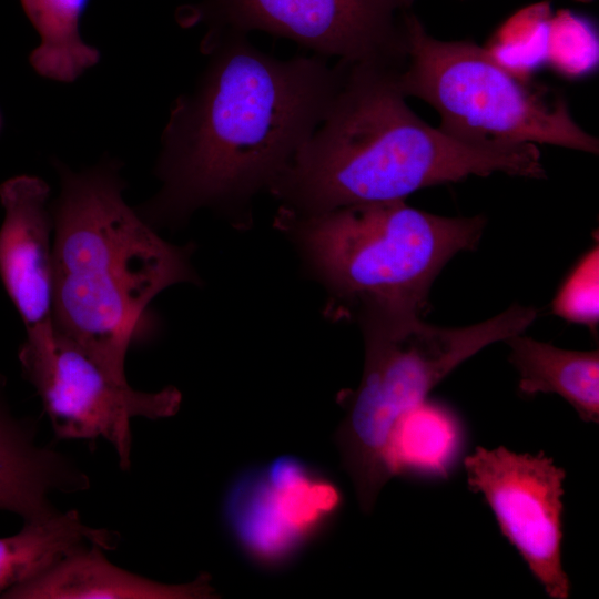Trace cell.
Segmentation results:
<instances>
[{
	"label": "cell",
	"mask_w": 599,
	"mask_h": 599,
	"mask_svg": "<svg viewBox=\"0 0 599 599\" xmlns=\"http://www.w3.org/2000/svg\"><path fill=\"white\" fill-rule=\"evenodd\" d=\"M0 378V510L24 521L59 514L53 494H74L90 487L89 476L65 455L37 443L35 424L17 418Z\"/></svg>",
	"instance_id": "7c38bea8"
},
{
	"label": "cell",
	"mask_w": 599,
	"mask_h": 599,
	"mask_svg": "<svg viewBox=\"0 0 599 599\" xmlns=\"http://www.w3.org/2000/svg\"><path fill=\"white\" fill-rule=\"evenodd\" d=\"M201 50L207 64L163 130L162 186L136 210L155 230L202 207L245 217L323 121L347 64L314 53L278 59L235 31L205 33Z\"/></svg>",
	"instance_id": "6da1fadb"
},
{
	"label": "cell",
	"mask_w": 599,
	"mask_h": 599,
	"mask_svg": "<svg viewBox=\"0 0 599 599\" xmlns=\"http://www.w3.org/2000/svg\"><path fill=\"white\" fill-rule=\"evenodd\" d=\"M467 484L480 494L504 537L552 599H567L562 568V496L566 473L544 453H514L502 446L476 447L464 459Z\"/></svg>",
	"instance_id": "9c48e42d"
},
{
	"label": "cell",
	"mask_w": 599,
	"mask_h": 599,
	"mask_svg": "<svg viewBox=\"0 0 599 599\" xmlns=\"http://www.w3.org/2000/svg\"><path fill=\"white\" fill-rule=\"evenodd\" d=\"M2 126H3V119H2V114L0 112V133H1Z\"/></svg>",
	"instance_id": "d6986e66"
},
{
	"label": "cell",
	"mask_w": 599,
	"mask_h": 599,
	"mask_svg": "<svg viewBox=\"0 0 599 599\" xmlns=\"http://www.w3.org/2000/svg\"><path fill=\"white\" fill-rule=\"evenodd\" d=\"M446 412L426 402L397 424L390 440L394 476L405 471L446 470L455 447L456 432Z\"/></svg>",
	"instance_id": "e0dca14e"
},
{
	"label": "cell",
	"mask_w": 599,
	"mask_h": 599,
	"mask_svg": "<svg viewBox=\"0 0 599 599\" xmlns=\"http://www.w3.org/2000/svg\"><path fill=\"white\" fill-rule=\"evenodd\" d=\"M399 70L347 62L323 121L267 190L281 209L313 215L405 200L471 175L545 177L536 144L470 142L426 123L406 103Z\"/></svg>",
	"instance_id": "7a4b0ae2"
},
{
	"label": "cell",
	"mask_w": 599,
	"mask_h": 599,
	"mask_svg": "<svg viewBox=\"0 0 599 599\" xmlns=\"http://www.w3.org/2000/svg\"><path fill=\"white\" fill-rule=\"evenodd\" d=\"M18 358L55 438H103L124 471L131 467L132 419L167 418L181 406L182 395L174 387L142 392L114 378L52 323L27 329Z\"/></svg>",
	"instance_id": "52a82bcc"
},
{
	"label": "cell",
	"mask_w": 599,
	"mask_h": 599,
	"mask_svg": "<svg viewBox=\"0 0 599 599\" xmlns=\"http://www.w3.org/2000/svg\"><path fill=\"white\" fill-rule=\"evenodd\" d=\"M51 189L33 175L0 185V278L26 329L52 323Z\"/></svg>",
	"instance_id": "8fae6325"
},
{
	"label": "cell",
	"mask_w": 599,
	"mask_h": 599,
	"mask_svg": "<svg viewBox=\"0 0 599 599\" xmlns=\"http://www.w3.org/2000/svg\"><path fill=\"white\" fill-rule=\"evenodd\" d=\"M406 27L398 85L406 98L430 104L446 133L470 142L551 144L598 153V139L575 121L561 94L517 77L471 41L434 38L413 11Z\"/></svg>",
	"instance_id": "8992f818"
},
{
	"label": "cell",
	"mask_w": 599,
	"mask_h": 599,
	"mask_svg": "<svg viewBox=\"0 0 599 599\" xmlns=\"http://www.w3.org/2000/svg\"><path fill=\"white\" fill-rule=\"evenodd\" d=\"M485 219L447 217L405 200L343 206L313 215L280 209L276 225L300 247L341 315L422 316L437 275L477 246Z\"/></svg>",
	"instance_id": "277c9868"
},
{
	"label": "cell",
	"mask_w": 599,
	"mask_h": 599,
	"mask_svg": "<svg viewBox=\"0 0 599 599\" xmlns=\"http://www.w3.org/2000/svg\"><path fill=\"white\" fill-rule=\"evenodd\" d=\"M90 0H21L40 35L29 62L42 78L72 83L100 61L98 48L80 35V20Z\"/></svg>",
	"instance_id": "2e32d148"
},
{
	"label": "cell",
	"mask_w": 599,
	"mask_h": 599,
	"mask_svg": "<svg viewBox=\"0 0 599 599\" xmlns=\"http://www.w3.org/2000/svg\"><path fill=\"white\" fill-rule=\"evenodd\" d=\"M53 164L61 190L50 204L52 324L126 380L125 356L151 302L174 284L199 281L192 246L163 240L125 203L116 160L80 172Z\"/></svg>",
	"instance_id": "3957f363"
},
{
	"label": "cell",
	"mask_w": 599,
	"mask_h": 599,
	"mask_svg": "<svg viewBox=\"0 0 599 599\" xmlns=\"http://www.w3.org/2000/svg\"><path fill=\"white\" fill-rule=\"evenodd\" d=\"M336 487L302 463L250 469L224 499V518L240 547L264 566L290 560L331 518Z\"/></svg>",
	"instance_id": "30bf717a"
},
{
	"label": "cell",
	"mask_w": 599,
	"mask_h": 599,
	"mask_svg": "<svg viewBox=\"0 0 599 599\" xmlns=\"http://www.w3.org/2000/svg\"><path fill=\"white\" fill-rule=\"evenodd\" d=\"M415 0H200L179 21L206 33L262 31L324 58L402 69Z\"/></svg>",
	"instance_id": "ba28073f"
},
{
	"label": "cell",
	"mask_w": 599,
	"mask_h": 599,
	"mask_svg": "<svg viewBox=\"0 0 599 599\" xmlns=\"http://www.w3.org/2000/svg\"><path fill=\"white\" fill-rule=\"evenodd\" d=\"M98 544L82 546L39 577L3 595L4 599H210L216 598L211 577L167 585L120 568Z\"/></svg>",
	"instance_id": "4fadbf2b"
},
{
	"label": "cell",
	"mask_w": 599,
	"mask_h": 599,
	"mask_svg": "<svg viewBox=\"0 0 599 599\" xmlns=\"http://www.w3.org/2000/svg\"><path fill=\"white\" fill-rule=\"evenodd\" d=\"M119 542L116 531L85 525L77 509L41 521H24L17 534L0 538V598L82 546L98 544L108 551Z\"/></svg>",
	"instance_id": "9a60e30c"
},
{
	"label": "cell",
	"mask_w": 599,
	"mask_h": 599,
	"mask_svg": "<svg viewBox=\"0 0 599 599\" xmlns=\"http://www.w3.org/2000/svg\"><path fill=\"white\" fill-rule=\"evenodd\" d=\"M527 396L554 393L587 423L599 422V352L567 351L517 334L505 341Z\"/></svg>",
	"instance_id": "5bb4252c"
},
{
	"label": "cell",
	"mask_w": 599,
	"mask_h": 599,
	"mask_svg": "<svg viewBox=\"0 0 599 599\" xmlns=\"http://www.w3.org/2000/svg\"><path fill=\"white\" fill-rule=\"evenodd\" d=\"M535 307L515 304L465 327H439L416 315H370L357 319L365 341L361 384L347 397L335 441L359 506L372 511L394 476L389 449L397 424L426 402L448 374L486 346L524 333Z\"/></svg>",
	"instance_id": "5b68a950"
},
{
	"label": "cell",
	"mask_w": 599,
	"mask_h": 599,
	"mask_svg": "<svg viewBox=\"0 0 599 599\" xmlns=\"http://www.w3.org/2000/svg\"><path fill=\"white\" fill-rule=\"evenodd\" d=\"M552 313L595 332L599 321V252L596 244L585 253L560 284Z\"/></svg>",
	"instance_id": "ac0fdd59"
},
{
	"label": "cell",
	"mask_w": 599,
	"mask_h": 599,
	"mask_svg": "<svg viewBox=\"0 0 599 599\" xmlns=\"http://www.w3.org/2000/svg\"><path fill=\"white\" fill-rule=\"evenodd\" d=\"M577 1H580V2H591L593 0H577Z\"/></svg>",
	"instance_id": "ffe728a7"
}]
</instances>
